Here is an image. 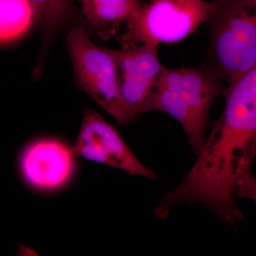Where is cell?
<instances>
[{
  "label": "cell",
  "mask_w": 256,
  "mask_h": 256,
  "mask_svg": "<svg viewBox=\"0 0 256 256\" xmlns=\"http://www.w3.org/2000/svg\"><path fill=\"white\" fill-rule=\"evenodd\" d=\"M76 158L73 146L60 140H36L25 146L20 154V173L34 190L57 191L72 180Z\"/></svg>",
  "instance_id": "cell-7"
},
{
  "label": "cell",
  "mask_w": 256,
  "mask_h": 256,
  "mask_svg": "<svg viewBox=\"0 0 256 256\" xmlns=\"http://www.w3.org/2000/svg\"><path fill=\"white\" fill-rule=\"evenodd\" d=\"M222 80L202 68H163L159 84L168 88L186 101L198 118L206 124L210 106L222 92Z\"/></svg>",
  "instance_id": "cell-8"
},
{
  "label": "cell",
  "mask_w": 256,
  "mask_h": 256,
  "mask_svg": "<svg viewBox=\"0 0 256 256\" xmlns=\"http://www.w3.org/2000/svg\"><path fill=\"white\" fill-rule=\"evenodd\" d=\"M73 148L77 158L124 170L131 175L156 178L134 156L119 132L96 111L84 112Z\"/></svg>",
  "instance_id": "cell-6"
},
{
  "label": "cell",
  "mask_w": 256,
  "mask_h": 256,
  "mask_svg": "<svg viewBox=\"0 0 256 256\" xmlns=\"http://www.w3.org/2000/svg\"><path fill=\"white\" fill-rule=\"evenodd\" d=\"M236 194L256 204V178L250 172L239 181Z\"/></svg>",
  "instance_id": "cell-13"
},
{
  "label": "cell",
  "mask_w": 256,
  "mask_h": 256,
  "mask_svg": "<svg viewBox=\"0 0 256 256\" xmlns=\"http://www.w3.org/2000/svg\"><path fill=\"white\" fill-rule=\"evenodd\" d=\"M35 20L45 32H54L64 21L68 0H30Z\"/></svg>",
  "instance_id": "cell-12"
},
{
  "label": "cell",
  "mask_w": 256,
  "mask_h": 256,
  "mask_svg": "<svg viewBox=\"0 0 256 256\" xmlns=\"http://www.w3.org/2000/svg\"><path fill=\"white\" fill-rule=\"evenodd\" d=\"M223 112L188 174L204 196L228 201L256 156V65L225 92Z\"/></svg>",
  "instance_id": "cell-1"
},
{
  "label": "cell",
  "mask_w": 256,
  "mask_h": 256,
  "mask_svg": "<svg viewBox=\"0 0 256 256\" xmlns=\"http://www.w3.org/2000/svg\"><path fill=\"white\" fill-rule=\"evenodd\" d=\"M214 2L202 67L226 82L228 88L256 65V0Z\"/></svg>",
  "instance_id": "cell-2"
},
{
  "label": "cell",
  "mask_w": 256,
  "mask_h": 256,
  "mask_svg": "<svg viewBox=\"0 0 256 256\" xmlns=\"http://www.w3.org/2000/svg\"><path fill=\"white\" fill-rule=\"evenodd\" d=\"M214 4L207 0H152L127 24L124 37L156 46L182 41L207 23Z\"/></svg>",
  "instance_id": "cell-3"
},
{
  "label": "cell",
  "mask_w": 256,
  "mask_h": 256,
  "mask_svg": "<svg viewBox=\"0 0 256 256\" xmlns=\"http://www.w3.org/2000/svg\"><path fill=\"white\" fill-rule=\"evenodd\" d=\"M110 50L116 64L124 124H128L151 111L164 66L156 45L141 44L132 48Z\"/></svg>",
  "instance_id": "cell-5"
},
{
  "label": "cell",
  "mask_w": 256,
  "mask_h": 256,
  "mask_svg": "<svg viewBox=\"0 0 256 256\" xmlns=\"http://www.w3.org/2000/svg\"><path fill=\"white\" fill-rule=\"evenodd\" d=\"M35 20L30 0H0V40L2 44L23 36Z\"/></svg>",
  "instance_id": "cell-11"
},
{
  "label": "cell",
  "mask_w": 256,
  "mask_h": 256,
  "mask_svg": "<svg viewBox=\"0 0 256 256\" xmlns=\"http://www.w3.org/2000/svg\"><path fill=\"white\" fill-rule=\"evenodd\" d=\"M66 44L79 86L119 124H124L116 64L110 48L96 44L82 26L70 30Z\"/></svg>",
  "instance_id": "cell-4"
},
{
  "label": "cell",
  "mask_w": 256,
  "mask_h": 256,
  "mask_svg": "<svg viewBox=\"0 0 256 256\" xmlns=\"http://www.w3.org/2000/svg\"><path fill=\"white\" fill-rule=\"evenodd\" d=\"M82 13L92 28L104 33L138 16L140 0H82Z\"/></svg>",
  "instance_id": "cell-10"
},
{
  "label": "cell",
  "mask_w": 256,
  "mask_h": 256,
  "mask_svg": "<svg viewBox=\"0 0 256 256\" xmlns=\"http://www.w3.org/2000/svg\"><path fill=\"white\" fill-rule=\"evenodd\" d=\"M151 111H160L170 114L184 130L190 144L197 153L205 142L206 124L204 122L178 92L158 84Z\"/></svg>",
  "instance_id": "cell-9"
}]
</instances>
